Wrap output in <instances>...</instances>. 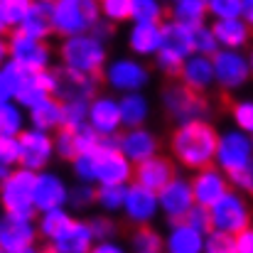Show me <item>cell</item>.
<instances>
[{"mask_svg":"<svg viewBox=\"0 0 253 253\" xmlns=\"http://www.w3.org/2000/svg\"><path fill=\"white\" fill-rule=\"evenodd\" d=\"M64 128H82L88 121V98H64Z\"/></svg>","mask_w":253,"mask_h":253,"instance_id":"37","label":"cell"},{"mask_svg":"<svg viewBox=\"0 0 253 253\" xmlns=\"http://www.w3.org/2000/svg\"><path fill=\"white\" fill-rule=\"evenodd\" d=\"M219 49V42H216V35L211 30V25L202 22L194 27V52H202V54H214Z\"/></svg>","mask_w":253,"mask_h":253,"instance_id":"45","label":"cell"},{"mask_svg":"<svg viewBox=\"0 0 253 253\" xmlns=\"http://www.w3.org/2000/svg\"><path fill=\"white\" fill-rule=\"evenodd\" d=\"M216 143H219V133L216 128L207 121H189V123H179L169 138V153L172 160L184 169H199L207 165H214L216 158Z\"/></svg>","mask_w":253,"mask_h":253,"instance_id":"2","label":"cell"},{"mask_svg":"<svg viewBox=\"0 0 253 253\" xmlns=\"http://www.w3.org/2000/svg\"><path fill=\"white\" fill-rule=\"evenodd\" d=\"M98 20H101L98 0H57L52 5V25L54 35L59 37L88 32Z\"/></svg>","mask_w":253,"mask_h":253,"instance_id":"6","label":"cell"},{"mask_svg":"<svg viewBox=\"0 0 253 253\" xmlns=\"http://www.w3.org/2000/svg\"><path fill=\"white\" fill-rule=\"evenodd\" d=\"M7 57H10V54H7V40H5L2 32H0V64H2Z\"/></svg>","mask_w":253,"mask_h":253,"instance_id":"58","label":"cell"},{"mask_svg":"<svg viewBox=\"0 0 253 253\" xmlns=\"http://www.w3.org/2000/svg\"><path fill=\"white\" fill-rule=\"evenodd\" d=\"M253 163V138L249 133H244L241 128H229L224 133H219V143H216V158L214 165L224 169L226 174H234L239 169Z\"/></svg>","mask_w":253,"mask_h":253,"instance_id":"8","label":"cell"},{"mask_svg":"<svg viewBox=\"0 0 253 253\" xmlns=\"http://www.w3.org/2000/svg\"><path fill=\"white\" fill-rule=\"evenodd\" d=\"M22 35H30L35 40H49L54 35V25H52V2L44 0H32L30 10L25 12L22 22L15 27Z\"/></svg>","mask_w":253,"mask_h":253,"instance_id":"27","label":"cell"},{"mask_svg":"<svg viewBox=\"0 0 253 253\" xmlns=\"http://www.w3.org/2000/svg\"><path fill=\"white\" fill-rule=\"evenodd\" d=\"M211 62H214V82L224 91H239L253 77L249 54H244L241 49L219 47L211 54Z\"/></svg>","mask_w":253,"mask_h":253,"instance_id":"10","label":"cell"},{"mask_svg":"<svg viewBox=\"0 0 253 253\" xmlns=\"http://www.w3.org/2000/svg\"><path fill=\"white\" fill-rule=\"evenodd\" d=\"M91 32H93L96 37H101L103 42H108V40L113 37V22H111V20H106V17H101V20L91 27Z\"/></svg>","mask_w":253,"mask_h":253,"instance_id":"54","label":"cell"},{"mask_svg":"<svg viewBox=\"0 0 253 253\" xmlns=\"http://www.w3.org/2000/svg\"><path fill=\"white\" fill-rule=\"evenodd\" d=\"M69 202V184L62 174L52 169H40L35 174V207L37 211L52 209V207H67Z\"/></svg>","mask_w":253,"mask_h":253,"instance_id":"20","label":"cell"},{"mask_svg":"<svg viewBox=\"0 0 253 253\" xmlns=\"http://www.w3.org/2000/svg\"><path fill=\"white\" fill-rule=\"evenodd\" d=\"M174 174H177L174 172V163L158 153V155H153V158H148V160H143V163H138L133 168V182L160 192Z\"/></svg>","mask_w":253,"mask_h":253,"instance_id":"23","label":"cell"},{"mask_svg":"<svg viewBox=\"0 0 253 253\" xmlns=\"http://www.w3.org/2000/svg\"><path fill=\"white\" fill-rule=\"evenodd\" d=\"M69 219H72V216H69L67 207H52V209L40 211V219L35 221V224H37V231H40V239L49 244V241L62 231V226H64Z\"/></svg>","mask_w":253,"mask_h":253,"instance_id":"33","label":"cell"},{"mask_svg":"<svg viewBox=\"0 0 253 253\" xmlns=\"http://www.w3.org/2000/svg\"><path fill=\"white\" fill-rule=\"evenodd\" d=\"M101 74H103V82L108 84V88H113L118 93L143 91L150 82V72L140 62V57H118V59L108 62Z\"/></svg>","mask_w":253,"mask_h":253,"instance_id":"11","label":"cell"},{"mask_svg":"<svg viewBox=\"0 0 253 253\" xmlns=\"http://www.w3.org/2000/svg\"><path fill=\"white\" fill-rule=\"evenodd\" d=\"M177 77H179L182 84L189 86L197 93H204L211 86H216V82H214V62H211L209 54H202V52H192L182 62Z\"/></svg>","mask_w":253,"mask_h":253,"instance_id":"22","label":"cell"},{"mask_svg":"<svg viewBox=\"0 0 253 253\" xmlns=\"http://www.w3.org/2000/svg\"><path fill=\"white\" fill-rule=\"evenodd\" d=\"M241 17L249 22V27L253 30V0H241Z\"/></svg>","mask_w":253,"mask_h":253,"instance_id":"57","label":"cell"},{"mask_svg":"<svg viewBox=\"0 0 253 253\" xmlns=\"http://www.w3.org/2000/svg\"><path fill=\"white\" fill-rule=\"evenodd\" d=\"M72 209H88L91 204H96V184L77 179L74 187H69V202Z\"/></svg>","mask_w":253,"mask_h":253,"instance_id":"40","label":"cell"},{"mask_svg":"<svg viewBox=\"0 0 253 253\" xmlns=\"http://www.w3.org/2000/svg\"><path fill=\"white\" fill-rule=\"evenodd\" d=\"M234 253H253V224L234 234Z\"/></svg>","mask_w":253,"mask_h":253,"instance_id":"53","label":"cell"},{"mask_svg":"<svg viewBox=\"0 0 253 253\" xmlns=\"http://www.w3.org/2000/svg\"><path fill=\"white\" fill-rule=\"evenodd\" d=\"M118 148L133 165H138V163H143V160L160 153V143H158L155 133L148 130L145 126L126 128V133L118 135Z\"/></svg>","mask_w":253,"mask_h":253,"instance_id":"21","label":"cell"},{"mask_svg":"<svg viewBox=\"0 0 253 253\" xmlns=\"http://www.w3.org/2000/svg\"><path fill=\"white\" fill-rule=\"evenodd\" d=\"M160 199V214L168 221H179L187 216V211L194 207V192H192V182L187 177L174 174L168 184L158 192Z\"/></svg>","mask_w":253,"mask_h":253,"instance_id":"16","label":"cell"},{"mask_svg":"<svg viewBox=\"0 0 253 253\" xmlns=\"http://www.w3.org/2000/svg\"><path fill=\"white\" fill-rule=\"evenodd\" d=\"M27 126V111L15 98L0 101V135H20Z\"/></svg>","mask_w":253,"mask_h":253,"instance_id":"32","label":"cell"},{"mask_svg":"<svg viewBox=\"0 0 253 253\" xmlns=\"http://www.w3.org/2000/svg\"><path fill=\"white\" fill-rule=\"evenodd\" d=\"M44 2H52V5H54V2H57V0H44Z\"/></svg>","mask_w":253,"mask_h":253,"instance_id":"62","label":"cell"},{"mask_svg":"<svg viewBox=\"0 0 253 253\" xmlns=\"http://www.w3.org/2000/svg\"><path fill=\"white\" fill-rule=\"evenodd\" d=\"M54 155L72 163L77 158V143H74V130L72 128H59L54 130Z\"/></svg>","mask_w":253,"mask_h":253,"instance_id":"41","label":"cell"},{"mask_svg":"<svg viewBox=\"0 0 253 253\" xmlns=\"http://www.w3.org/2000/svg\"><path fill=\"white\" fill-rule=\"evenodd\" d=\"M184 221H189L192 226H197V229H202V231L207 234V231L211 229V214H209V207H204V204H197V202H194V207L187 211Z\"/></svg>","mask_w":253,"mask_h":253,"instance_id":"50","label":"cell"},{"mask_svg":"<svg viewBox=\"0 0 253 253\" xmlns=\"http://www.w3.org/2000/svg\"><path fill=\"white\" fill-rule=\"evenodd\" d=\"M88 224H91V231H93V239H96V241L116 239V234H118L116 221H111L108 216H96V219H91Z\"/></svg>","mask_w":253,"mask_h":253,"instance_id":"51","label":"cell"},{"mask_svg":"<svg viewBox=\"0 0 253 253\" xmlns=\"http://www.w3.org/2000/svg\"><path fill=\"white\" fill-rule=\"evenodd\" d=\"M118 103H121L123 128H138V126H145L148 123V118H150V101L143 96V91L121 93Z\"/></svg>","mask_w":253,"mask_h":253,"instance_id":"30","label":"cell"},{"mask_svg":"<svg viewBox=\"0 0 253 253\" xmlns=\"http://www.w3.org/2000/svg\"><path fill=\"white\" fill-rule=\"evenodd\" d=\"M35 174L32 169L15 165L10 168L7 177L0 182V209L17 216H32L37 214L35 207Z\"/></svg>","mask_w":253,"mask_h":253,"instance_id":"4","label":"cell"},{"mask_svg":"<svg viewBox=\"0 0 253 253\" xmlns=\"http://www.w3.org/2000/svg\"><path fill=\"white\" fill-rule=\"evenodd\" d=\"M74 143H77V155H79V153H86V150H93L101 143V135L88 123H84L82 128L74 130Z\"/></svg>","mask_w":253,"mask_h":253,"instance_id":"48","label":"cell"},{"mask_svg":"<svg viewBox=\"0 0 253 253\" xmlns=\"http://www.w3.org/2000/svg\"><path fill=\"white\" fill-rule=\"evenodd\" d=\"M54 158V135L40 128H25L20 133V165L32 172L47 169Z\"/></svg>","mask_w":253,"mask_h":253,"instance_id":"14","label":"cell"},{"mask_svg":"<svg viewBox=\"0 0 253 253\" xmlns=\"http://www.w3.org/2000/svg\"><path fill=\"white\" fill-rule=\"evenodd\" d=\"M101 138L106 135H118V130L123 128V118H121V103L113 96H93L88 101V121H86Z\"/></svg>","mask_w":253,"mask_h":253,"instance_id":"19","label":"cell"},{"mask_svg":"<svg viewBox=\"0 0 253 253\" xmlns=\"http://www.w3.org/2000/svg\"><path fill=\"white\" fill-rule=\"evenodd\" d=\"M130 249L135 253H160L165 251V236L158 234L150 224H140L130 236Z\"/></svg>","mask_w":253,"mask_h":253,"instance_id":"34","label":"cell"},{"mask_svg":"<svg viewBox=\"0 0 253 253\" xmlns=\"http://www.w3.org/2000/svg\"><path fill=\"white\" fill-rule=\"evenodd\" d=\"M59 62H62V67L74 69V72L101 74L103 67H106V62H108L106 42L101 37H96L91 30L88 32H79V35L62 37Z\"/></svg>","mask_w":253,"mask_h":253,"instance_id":"3","label":"cell"},{"mask_svg":"<svg viewBox=\"0 0 253 253\" xmlns=\"http://www.w3.org/2000/svg\"><path fill=\"white\" fill-rule=\"evenodd\" d=\"M96 239L91 231V224L82 219H69L62 231L47 244V251L52 253H88L93 249Z\"/></svg>","mask_w":253,"mask_h":253,"instance_id":"18","label":"cell"},{"mask_svg":"<svg viewBox=\"0 0 253 253\" xmlns=\"http://www.w3.org/2000/svg\"><path fill=\"white\" fill-rule=\"evenodd\" d=\"M165 251L169 253H202L204 251V231L192 226L189 221H169L165 236Z\"/></svg>","mask_w":253,"mask_h":253,"instance_id":"25","label":"cell"},{"mask_svg":"<svg viewBox=\"0 0 253 253\" xmlns=\"http://www.w3.org/2000/svg\"><path fill=\"white\" fill-rule=\"evenodd\" d=\"M249 64H251V74H253V47H251V52H249Z\"/></svg>","mask_w":253,"mask_h":253,"instance_id":"60","label":"cell"},{"mask_svg":"<svg viewBox=\"0 0 253 253\" xmlns=\"http://www.w3.org/2000/svg\"><path fill=\"white\" fill-rule=\"evenodd\" d=\"M0 165H20V135H0Z\"/></svg>","mask_w":253,"mask_h":253,"instance_id":"46","label":"cell"},{"mask_svg":"<svg viewBox=\"0 0 253 253\" xmlns=\"http://www.w3.org/2000/svg\"><path fill=\"white\" fill-rule=\"evenodd\" d=\"M194 52V27L169 17L163 22V47L155 54V64L163 74L177 77L182 62Z\"/></svg>","mask_w":253,"mask_h":253,"instance_id":"5","label":"cell"},{"mask_svg":"<svg viewBox=\"0 0 253 253\" xmlns=\"http://www.w3.org/2000/svg\"><path fill=\"white\" fill-rule=\"evenodd\" d=\"M209 214H211V229L226 231L231 236L246 229L253 219L251 204L241 189H229L216 204L209 207Z\"/></svg>","mask_w":253,"mask_h":253,"instance_id":"7","label":"cell"},{"mask_svg":"<svg viewBox=\"0 0 253 253\" xmlns=\"http://www.w3.org/2000/svg\"><path fill=\"white\" fill-rule=\"evenodd\" d=\"M40 231L32 216H17L2 211L0 216V253H32L37 251Z\"/></svg>","mask_w":253,"mask_h":253,"instance_id":"9","label":"cell"},{"mask_svg":"<svg viewBox=\"0 0 253 253\" xmlns=\"http://www.w3.org/2000/svg\"><path fill=\"white\" fill-rule=\"evenodd\" d=\"M7 54H10L12 62H17L30 74L52 67V49H49L47 40H35L30 35H22L20 30L10 32V37H7Z\"/></svg>","mask_w":253,"mask_h":253,"instance_id":"13","label":"cell"},{"mask_svg":"<svg viewBox=\"0 0 253 253\" xmlns=\"http://www.w3.org/2000/svg\"><path fill=\"white\" fill-rule=\"evenodd\" d=\"M163 0H130V22H163Z\"/></svg>","mask_w":253,"mask_h":253,"instance_id":"36","label":"cell"},{"mask_svg":"<svg viewBox=\"0 0 253 253\" xmlns=\"http://www.w3.org/2000/svg\"><path fill=\"white\" fill-rule=\"evenodd\" d=\"M163 106H165L168 116L177 126L207 118V113H209V103L202 98V93L192 91L189 86H184L182 82L174 86H168L163 91Z\"/></svg>","mask_w":253,"mask_h":253,"instance_id":"12","label":"cell"},{"mask_svg":"<svg viewBox=\"0 0 253 253\" xmlns=\"http://www.w3.org/2000/svg\"><path fill=\"white\" fill-rule=\"evenodd\" d=\"M163 47V22H133L128 30V49L133 57H155Z\"/></svg>","mask_w":253,"mask_h":253,"instance_id":"24","label":"cell"},{"mask_svg":"<svg viewBox=\"0 0 253 253\" xmlns=\"http://www.w3.org/2000/svg\"><path fill=\"white\" fill-rule=\"evenodd\" d=\"M229 179H231V184L236 189H241L244 194L253 197V163L246 165L244 169H239V172H234V174H229Z\"/></svg>","mask_w":253,"mask_h":253,"instance_id":"52","label":"cell"},{"mask_svg":"<svg viewBox=\"0 0 253 253\" xmlns=\"http://www.w3.org/2000/svg\"><path fill=\"white\" fill-rule=\"evenodd\" d=\"M204 251L207 253H234V236L219 229H209L204 234Z\"/></svg>","mask_w":253,"mask_h":253,"instance_id":"44","label":"cell"},{"mask_svg":"<svg viewBox=\"0 0 253 253\" xmlns=\"http://www.w3.org/2000/svg\"><path fill=\"white\" fill-rule=\"evenodd\" d=\"M7 172H10V168H5V165H0V182L7 177Z\"/></svg>","mask_w":253,"mask_h":253,"instance_id":"59","label":"cell"},{"mask_svg":"<svg viewBox=\"0 0 253 253\" xmlns=\"http://www.w3.org/2000/svg\"><path fill=\"white\" fill-rule=\"evenodd\" d=\"M231 121L236 128L253 135V98H241L231 106Z\"/></svg>","mask_w":253,"mask_h":253,"instance_id":"43","label":"cell"},{"mask_svg":"<svg viewBox=\"0 0 253 253\" xmlns=\"http://www.w3.org/2000/svg\"><path fill=\"white\" fill-rule=\"evenodd\" d=\"M7 27H5V22H2V17H0V32H5Z\"/></svg>","mask_w":253,"mask_h":253,"instance_id":"61","label":"cell"},{"mask_svg":"<svg viewBox=\"0 0 253 253\" xmlns=\"http://www.w3.org/2000/svg\"><path fill=\"white\" fill-rule=\"evenodd\" d=\"M49 93L42 88V86L37 84L35 79H32V74H30V79L25 82V84L20 86L17 91H15V101L25 108V111H30V108H35L37 103H42L44 98H47Z\"/></svg>","mask_w":253,"mask_h":253,"instance_id":"38","label":"cell"},{"mask_svg":"<svg viewBox=\"0 0 253 253\" xmlns=\"http://www.w3.org/2000/svg\"><path fill=\"white\" fill-rule=\"evenodd\" d=\"M101 17L111 20L113 25L130 20V0H98Z\"/></svg>","mask_w":253,"mask_h":253,"instance_id":"42","label":"cell"},{"mask_svg":"<svg viewBox=\"0 0 253 253\" xmlns=\"http://www.w3.org/2000/svg\"><path fill=\"white\" fill-rule=\"evenodd\" d=\"M192 192H194V202L211 207L216 204L229 189H231V179L219 165H207V168L194 169L192 174Z\"/></svg>","mask_w":253,"mask_h":253,"instance_id":"17","label":"cell"},{"mask_svg":"<svg viewBox=\"0 0 253 253\" xmlns=\"http://www.w3.org/2000/svg\"><path fill=\"white\" fill-rule=\"evenodd\" d=\"M207 12L214 20L239 17L241 15V0H207Z\"/></svg>","mask_w":253,"mask_h":253,"instance_id":"47","label":"cell"},{"mask_svg":"<svg viewBox=\"0 0 253 253\" xmlns=\"http://www.w3.org/2000/svg\"><path fill=\"white\" fill-rule=\"evenodd\" d=\"M30 5H32V0H0V17H2L5 27L15 30L22 22L25 12L30 10Z\"/></svg>","mask_w":253,"mask_h":253,"instance_id":"39","label":"cell"},{"mask_svg":"<svg viewBox=\"0 0 253 253\" xmlns=\"http://www.w3.org/2000/svg\"><path fill=\"white\" fill-rule=\"evenodd\" d=\"M98 93V74H84L67 67H59V91L57 96L64 98H93Z\"/></svg>","mask_w":253,"mask_h":253,"instance_id":"26","label":"cell"},{"mask_svg":"<svg viewBox=\"0 0 253 253\" xmlns=\"http://www.w3.org/2000/svg\"><path fill=\"white\" fill-rule=\"evenodd\" d=\"M32 79L42 86V88H44L49 96H57V91H59V69H52V67H47V69L32 72Z\"/></svg>","mask_w":253,"mask_h":253,"instance_id":"49","label":"cell"},{"mask_svg":"<svg viewBox=\"0 0 253 253\" xmlns=\"http://www.w3.org/2000/svg\"><path fill=\"white\" fill-rule=\"evenodd\" d=\"M27 123L32 128L54 133L64 126V103L59 96H47L42 103H37L35 108L27 111Z\"/></svg>","mask_w":253,"mask_h":253,"instance_id":"29","label":"cell"},{"mask_svg":"<svg viewBox=\"0 0 253 253\" xmlns=\"http://www.w3.org/2000/svg\"><path fill=\"white\" fill-rule=\"evenodd\" d=\"M211 30L216 35L219 47H229V49H244L251 42V27L249 22L239 15V17H221L211 22Z\"/></svg>","mask_w":253,"mask_h":253,"instance_id":"28","label":"cell"},{"mask_svg":"<svg viewBox=\"0 0 253 253\" xmlns=\"http://www.w3.org/2000/svg\"><path fill=\"white\" fill-rule=\"evenodd\" d=\"M91 251L93 253H123V246L116 244L113 239H106V241H96Z\"/></svg>","mask_w":253,"mask_h":253,"instance_id":"55","label":"cell"},{"mask_svg":"<svg viewBox=\"0 0 253 253\" xmlns=\"http://www.w3.org/2000/svg\"><path fill=\"white\" fill-rule=\"evenodd\" d=\"M207 0H169V17L182 25L197 27L207 22Z\"/></svg>","mask_w":253,"mask_h":253,"instance_id":"31","label":"cell"},{"mask_svg":"<svg viewBox=\"0 0 253 253\" xmlns=\"http://www.w3.org/2000/svg\"><path fill=\"white\" fill-rule=\"evenodd\" d=\"M7 98H15V91H12L7 77H5L2 69H0V101H7Z\"/></svg>","mask_w":253,"mask_h":253,"instance_id":"56","label":"cell"},{"mask_svg":"<svg viewBox=\"0 0 253 253\" xmlns=\"http://www.w3.org/2000/svg\"><path fill=\"white\" fill-rule=\"evenodd\" d=\"M126 189H128V184H96V204L106 214L123 211Z\"/></svg>","mask_w":253,"mask_h":253,"instance_id":"35","label":"cell"},{"mask_svg":"<svg viewBox=\"0 0 253 253\" xmlns=\"http://www.w3.org/2000/svg\"><path fill=\"white\" fill-rule=\"evenodd\" d=\"M123 214L128 224L140 226V224H153L160 216V199L155 189H148L138 182H128L126 189V202H123Z\"/></svg>","mask_w":253,"mask_h":253,"instance_id":"15","label":"cell"},{"mask_svg":"<svg viewBox=\"0 0 253 253\" xmlns=\"http://www.w3.org/2000/svg\"><path fill=\"white\" fill-rule=\"evenodd\" d=\"M251 138H253V135H251Z\"/></svg>","mask_w":253,"mask_h":253,"instance_id":"63","label":"cell"},{"mask_svg":"<svg viewBox=\"0 0 253 253\" xmlns=\"http://www.w3.org/2000/svg\"><path fill=\"white\" fill-rule=\"evenodd\" d=\"M133 163L121 153L118 135H106L93 150L79 153L72 160L77 179L91 184H128L133 179Z\"/></svg>","mask_w":253,"mask_h":253,"instance_id":"1","label":"cell"}]
</instances>
